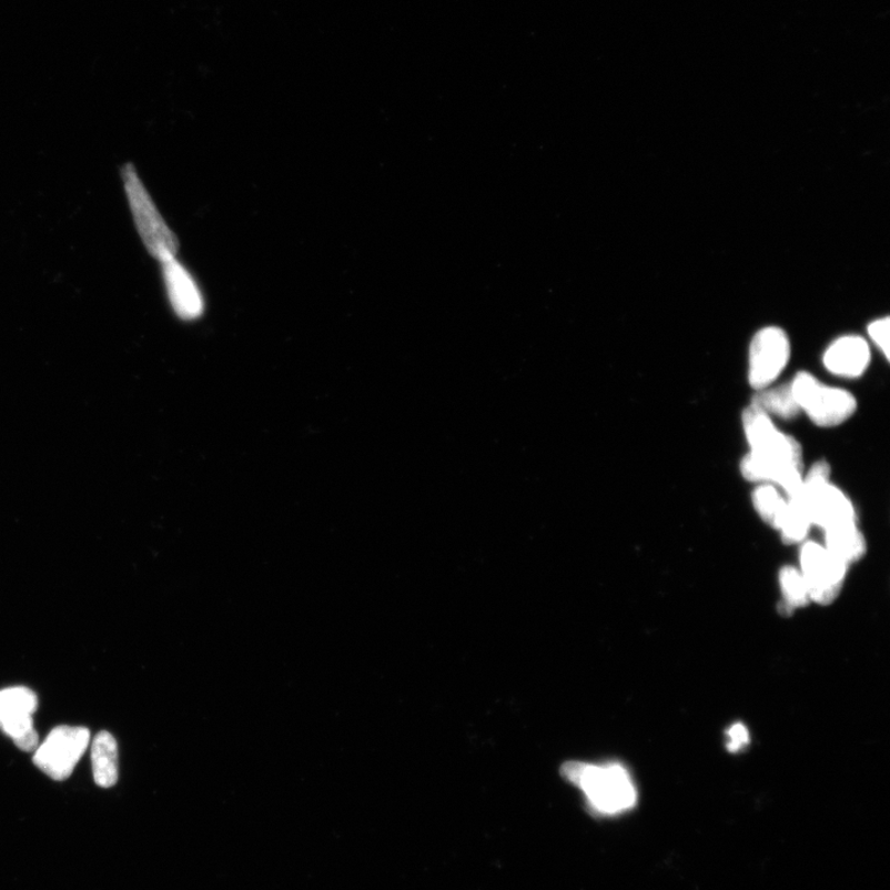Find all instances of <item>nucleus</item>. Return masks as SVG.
Returning <instances> with one entry per match:
<instances>
[{"mask_svg":"<svg viewBox=\"0 0 890 890\" xmlns=\"http://www.w3.org/2000/svg\"><path fill=\"white\" fill-rule=\"evenodd\" d=\"M91 732L82 726L55 727L38 746L32 762L53 780H67L89 748Z\"/></svg>","mask_w":890,"mask_h":890,"instance_id":"obj_5","label":"nucleus"},{"mask_svg":"<svg viewBox=\"0 0 890 890\" xmlns=\"http://www.w3.org/2000/svg\"><path fill=\"white\" fill-rule=\"evenodd\" d=\"M751 405L762 409L770 417L776 416L781 419H793L801 412L791 394L790 384L756 391Z\"/></svg>","mask_w":890,"mask_h":890,"instance_id":"obj_14","label":"nucleus"},{"mask_svg":"<svg viewBox=\"0 0 890 890\" xmlns=\"http://www.w3.org/2000/svg\"><path fill=\"white\" fill-rule=\"evenodd\" d=\"M169 300L173 311L184 321L198 320L204 311L202 292L178 259L161 263Z\"/></svg>","mask_w":890,"mask_h":890,"instance_id":"obj_10","label":"nucleus"},{"mask_svg":"<svg viewBox=\"0 0 890 890\" xmlns=\"http://www.w3.org/2000/svg\"><path fill=\"white\" fill-rule=\"evenodd\" d=\"M801 412L808 416L813 425L821 428H832L843 425L856 414L857 400L850 391L825 385L810 373H798L790 383Z\"/></svg>","mask_w":890,"mask_h":890,"instance_id":"obj_4","label":"nucleus"},{"mask_svg":"<svg viewBox=\"0 0 890 890\" xmlns=\"http://www.w3.org/2000/svg\"><path fill=\"white\" fill-rule=\"evenodd\" d=\"M798 496L807 508L812 526L827 530L857 523L853 503L840 487L832 484L831 466L828 462L818 461L812 464L805 474Z\"/></svg>","mask_w":890,"mask_h":890,"instance_id":"obj_3","label":"nucleus"},{"mask_svg":"<svg viewBox=\"0 0 890 890\" xmlns=\"http://www.w3.org/2000/svg\"><path fill=\"white\" fill-rule=\"evenodd\" d=\"M727 750L730 752L741 751L744 747L750 744V734L742 724H735L727 731Z\"/></svg>","mask_w":890,"mask_h":890,"instance_id":"obj_19","label":"nucleus"},{"mask_svg":"<svg viewBox=\"0 0 890 890\" xmlns=\"http://www.w3.org/2000/svg\"><path fill=\"white\" fill-rule=\"evenodd\" d=\"M822 364L835 376L861 377L871 364L870 344L859 335L841 336L825 351Z\"/></svg>","mask_w":890,"mask_h":890,"instance_id":"obj_11","label":"nucleus"},{"mask_svg":"<svg viewBox=\"0 0 890 890\" xmlns=\"http://www.w3.org/2000/svg\"><path fill=\"white\" fill-rule=\"evenodd\" d=\"M752 503L763 523L778 529L786 512L787 496L781 495L779 488L772 484H758L752 493Z\"/></svg>","mask_w":890,"mask_h":890,"instance_id":"obj_16","label":"nucleus"},{"mask_svg":"<svg viewBox=\"0 0 890 890\" xmlns=\"http://www.w3.org/2000/svg\"><path fill=\"white\" fill-rule=\"evenodd\" d=\"M811 527L810 516L800 497L798 495L789 497L778 528L781 539L787 545H798V543L806 542Z\"/></svg>","mask_w":890,"mask_h":890,"instance_id":"obj_15","label":"nucleus"},{"mask_svg":"<svg viewBox=\"0 0 890 890\" xmlns=\"http://www.w3.org/2000/svg\"><path fill=\"white\" fill-rule=\"evenodd\" d=\"M93 778L97 786L112 788L119 776L118 745L111 732L97 734L91 747Z\"/></svg>","mask_w":890,"mask_h":890,"instance_id":"obj_12","label":"nucleus"},{"mask_svg":"<svg viewBox=\"0 0 890 890\" xmlns=\"http://www.w3.org/2000/svg\"><path fill=\"white\" fill-rule=\"evenodd\" d=\"M779 583L789 609L805 606L810 601L808 585L805 577L796 567L787 566L780 570Z\"/></svg>","mask_w":890,"mask_h":890,"instance_id":"obj_17","label":"nucleus"},{"mask_svg":"<svg viewBox=\"0 0 890 890\" xmlns=\"http://www.w3.org/2000/svg\"><path fill=\"white\" fill-rule=\"evenodd\" d=\"M823 532V546L849 566L866 555L867 542L859 523L845 524Z\"/></svg>","mask_w":890,"mask_h":890,"instance_id":"obj_13","label":"nucleus"},{"mask_svg":"<svg viewBox=\"0 0 890 890\" xmlns=\"http://www.w3.org/2000/svg\"><path fill=\"white\" fill-rule=\"evenodd\" d=\"M799 563V570L808 585L810 601L830 604L838 598L849 564L813 540L802 542Z\"/></svg>","mask_w":890,"mask_h":890,"instance_id":"obj_6","label":"nucleus"},{"mask_svg":"<svg viewBox=\"0 0 890 890\" xmlns=\"http://www.w3.org/2000/svg\"><path fill=\"white\" fill-rule=\"evenodd\" d=\"M122 179L130 211H132L136 231L149 254L160 263L175 259L180 242L162 219L153 199L141 182L135 168L127 164L122 168Z\"/></svg>","mask_w":890,"mask_h":890,"instance_id":"obj_2","label":"nucleus"},{"mask_svg":"<svg viewBox=\"0 0 890 890\" xmlns=\"http://www.w3.org/2000/svg\"><path fill=\"white\" fill-rule=\"evenodd\" d=\"M38 707L37 694L27 687L0 690V730L12 738L21 751L32 752L39 746V735L32 720Z\"/></svg>","mask_w":890,"mask_h":890,"instance_id":"obj_8","label":"nucleus"},{"mask_svg":"<svg viewBox=\"0 0 890 890\" xmlns=\"http://www.w3.org/2000/svg\"><path fill=\"white\" fill-rule=\"evenodd\" d=\"M742 426L750 452L767 455L778 459L802 462L801 444L781 432L775 425L772 417L762 409L748 406L742 414Z\"/></svg>","mask_w":890,"mask_h":890,"instance_id":"obj_9","label":"nucleus"},{"mask_svg":"<svg viewBox=\"0 0 890 890\" xmlns=\"http://www.w3.org/2000/svg\"><path fill=\"white\" fill-rule=\"evenodd\" d=\"M790 354V341L783 330L767 327L759 331L748 353V384L755 391L773 386L786 371Z\"/></svg>","mask_w":890,"mask_h":890,"instance_id":"obj_7","label":"nucleus"},{"mask_svg":"<svg viewBox=\"0 0 890 890\" xmlns=\"http://www.w3.org/2000/svg\"><path fill=\"white\" fill-rule=\"evenodd\" d=\"M562 775L583 791L591 811L614 817L634 809L637 789L627 769L618 763L568 762Z\"/></svg>","mask_w":890,"mask_h":890,"instance_id":"obj_1","label":"nucleus"},{"mask_svg":"<svg viewBox=\"0 0 890 890\" xmlns=\"http://www.w3.org/2000/svg\"><path fill=\"white\" fill-rule=\"evenodd\" d=\"M889 317L877 320L868 325V334H870L872 342L881 350L887 361H889Z\"/></svg>","mask_w":890,"mask_h":890,"instance_id":"obj_18","label":"nucleus"}]
</instances>
